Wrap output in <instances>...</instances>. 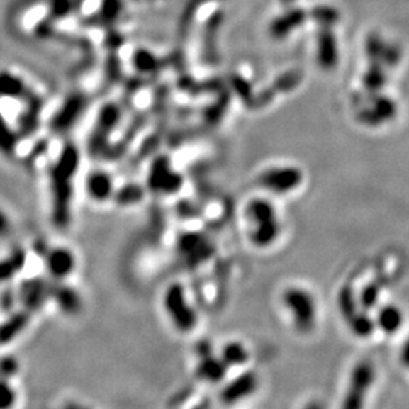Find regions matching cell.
Here are the masks:
<instances>
[{"mask_svg":"<svg viewBox=\"0 0 409 409\" xmlns=\"http://www.w3.org/2000/svg\"><path fill=\"white\" fill-rule=\"evenodd\" d=\"M376 379L375 367L369 362H360L349 374L347 392L343 401L346 408H362Z\"/></svg>","mask_w":409,"mask_h":409,"instance_id":"obj_5","label":"cell"},{"mask_svg":"<svg viewBox=\"0 0 409 409\" xmlns=\"http://www.w3.org/2000/svg\"><path fill=\"white\" fill-rule=\"evenodd\" d=\"M250 241L259 250L270 248L280 239L282 225L276 204L267 198H253L245 207Z\"/></svg>","mask_w":409,"mask_h":409,"instance_id":"obj_1","label":"cell"},{"mask_svg":"<svg viewBox=\"0 0 409 409\" xmlns=\"http://www.w3.org/2000/svg\"><path fill=\"white\" fill-rule=\"evenodd\" d=\"M15 400V393L10 386L0 381V407H10Z\"/></svg>","mask_w":409,"mask_h":409,"instance_id":"obj_13","label":"cell"},{"mask_svg":"<svg viewBox=\"0 0 409 409\" xmlns=\"http://www.w3.org/2000/svg\"><path fill=\"white\" fill-rule=\"evenodd\" d=\"M282 305L289 318L301 334H309L317 326L318 303L310 290L302 286H289L282 293Z\"/></svg>","mask_w":409,"mask_h":409,"instance_id":"obj_2","label":"cell"},{"mask_svg":"<svg viewBox=\"0 0 409 409\" xmlns=\"http://www.w3.org/2000/svg\"><path fill=\"white\" fill-rule=\"evenodd\" d=\"M219 355L230 369L245 367L250 362V349L240 340L227 342L221 347Z\"/></svg>","mask_w":409,"mask_h":409,"instance_id":"obj_9","label":"cell"},{"mask_svg":"<svg viewBox=\"0 0 409 409\" xmlns=\"http://www.w3.org/2000/svg\"><path fill=\"white\" fill-rule=\"evenodd\" d=\"M374 318L376 330L386 335H396L403 329L405 322L404 311L395 303H386L379 306Z\"/></svg>","mask_w":409,"mask_h":409,"instance_id":"obj_7","label":"cell"},{"mask_svg":"<svg viewBox=\"0 0 409 409\" xmlns=\"http://www.w3.org/2000/svg\"><path fill=\"white\" fill-rule=\"evenodd\" d=\"M86 190L89 192L90 198L99 201H105L109 199L111 194V179L106 172L94 171L91 172L86 181Z\"/></svg>","mask_w":409,"mask_h":409,"instance_id":"obj_12","label":"cell"},{"mask_svg":"<svg viewBox=\"0 0 409 409\" xmlns=\"http://www.w3.org/2000/svg\"><path fill=\"white\" fill-rule=\"evenodd\" d=\"M163 305L171 322L181 332H190L198 326V314L179 284H174L166 290Z\"/></svg>","mask_w":409,"mask_h":409,"instance_id":"obj_3","label":"cell"},{"mask_svg":"<svg viewBox=\"0 0 409 409\" xmlns=\"http://www.w3.org/2000/svg\"><path fill=\"white\" fill-rule=\"evenodd\" d=\"M347 322L351 332L362 340H367L376 331L375 318L369 314V310H358Z\"/></svg>","mask_w":409,"mask_h":409,"instance_id":"obj_11","label":"cell"},{"mask_svg":"<svg viewBox=\"0 0 409 409\" xmlns=\"http://www.w3.org/2000/svg\"><path fill=\"white\" fill-rule=\"evenodd\" d=\"M259 388V378L253 371L242 372L236 379L230 383L221 391L220 398L227 404H235L241 400L248 399Z\"/></svg>","mask_w":409,"mask_h":409,"instance_id":"obj_6","label":"cell"},{"mask_svg":"<svg viewBox=\"0 0 409 409\" xmlns=\"http://www.w3.org/2000/svg\"><path fill=\"white\" fill-rule=\"evenodd\" d=\"M47 268L53 277L64 279L69 276L74 268V257L65 248L52 250L47 257Z\"/></svg>","mask_w":409,"mask_h":409,"instance_id":"obj_10","label":"cell"},{"mask_svg":"<svg viewBox=\"0 0 409 409\" xmlns=\"http://www.w3.org/2000/svg\"><path fill=\"white\" fill-rule=\"evenodd\" d=\"M399 357L401 364H403L405 369H409V337L403 342V344H401V347H400Z\"/></svg>","mask_w":409,"mask_h":409,"instance_id":"obj_15","label":"cell"},{"mask_svg":"<svg viewBox=\"0 0 409 409\" xmlns=\"http://www.w3.org/2000/svg\"><path fill=\"white\" fill-rule=\"evenodd\" d=\"M303 171L297 166H271L259 175V186L274 195H286L303 183Z\"/></svg>","mask_w":409,"mask_h":409,"instance_id":"obj_4","label":"cell"},{"mask_svg":"<svg viewBox=\"0 0 409 409\" xmlns=\"http://www.w3.org/2000/svg\"><path fill=\"white\" fill-rule=\"evenodd\" d=\"M228 372L230 369L220 358V355H215L211 351L200 357V362L196 366L198 379L210 384H219L224 381Z\"/></svg>","mask_w":409,"mask_h":409,"instance_id":"obj_8","label":"cell"},{"mask_svg":"<svg viewBox=\"0 0 409 409\" xmlns=\"http://www.w3.org/2000/svg\"><path fill=\"white\" fill-rule=\"evenodd\" d=\"M11 230V223L9 215L3 210H0V237H4L9 235Z\"/></svg>","mask_w":409,"mask_h":409,"instance_id":"obj_14","label":"cell"}]
</instances>
